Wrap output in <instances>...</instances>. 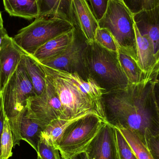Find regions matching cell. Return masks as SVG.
I'll return each mask as SVG.
<instances>
[{
    "mask_svg": "<svg viewBox=\"0 0 159 159\" xmlns=\"http://www.w3.org/2000/svg\"><path fill=\"white\" fill-rule=\"evenodd\" d=\"M157 81L159 83V73L158 74L157 77Z\"/></svg>",
    "mask_w": 159,
    "mask_h": 159,
    "instance_id": "37",
    "label": "cell"
},
{
    "mask_svg": "<svg viewBox=\"0 0 159 159\" xmlns=\"http://www.w3.org/2000/svg\"><path fill=\"white\" fill-rule=\"evenodd\" d=\"M84 61L89 77L103 89L104 93L123 89L130 84L120 66L118 52L109 51L95 41L88 43Z\"/></svg>",
    "mask_w": 159,
    "mask_h": 159,
    "instance_id": "2",
    "label": "cell"
},
{
    "mask_svg": "<svg viewBox=\"0 0 159 159\" xmlns=\"http://www.w3.org/2000/svg\"><path fill=\"white\" fill-rule=\"evenodd\" d=\"M71 7L75 26L79 29L88 43L94 42L98 22L87 0H71Z\"/></svg>",
    "mask_w": 159,
    "mask_h": 159,
    "instance_id": "11",
    "label": "cell"
},
{
    "mask_svg": "<svg viewBox=\"0 0 159 159\" xmlns=\"http://www.w3.org/2000/svg\"><path fill=\"white\" fill-rule=\"evenodd\" d=\"M37 2L40 10L39 17H58L68 20L74 25L71 0H37Z\"/></svg>",
    "mask_w": 159,
    "mask_h": 159,
    "instance_id": "19",
    "label": "cell"
},
{
    "mask_svg": "<svg viewBox=\"0 0 159 159\" xmlns=\"http://www.w3.org/2000/svg\"><path fill=\"white\" fill-rule=\"evenodd\" d=\"M2 96V89H1V75L0 71V97Z\"/></svg>",
    "mask_w": 159,
    "mask_h": 159,
    "instance_id": "36",
    "label": "cell"
},
{
    "mask_svg": "<svg viewBox=\"0 0 159 159\" xmlns=\"http://www.w3.org/2000/svg\"><path fill=\"white\" fill-rule=\"evenodd\" d=\"M85 153L88 159H120L116 128L105 122Z\"/></svg>",
    "mask_w": 159,
    "mask_h": 159,
    "instance_id": "10",
    "label": "cell"
},
{
    "mask_svg": "<svg viewBox=\"0 0 159 159\" xmlns=\"http://www.w3.org/2000/svg\"><path fill=\"white\" fill-rule=\"evenodd\" d=\"M21 61L31 80L36 95H40L46 85L44 71L38 61L30 55L23 54Z\"/></svg>",
    "mask_w": 159,
    "mask_h": 159,
    "instance_id": "20",
    "label": "cell"
},
{
    "mask_svg": "<svg viewBox=\"0 0 159 159\" xmlns=\"http://www.w3.org/2000/svg\"><path fill=\"white\" fill-rule=\"evenodd\" d=\"M14 147L13 134L8 118L6 116L1 138L0 159H8L13 155Z\"/></svg>",
    "mask_w": 159,
    "mask_h": 159,
    "instance_id": "24",
    "label": "cell"
},
{
    "mask_svg": "<svg viewBox=\"0 0 159 159\" xmlns=\"http://www.w3.org/2000/svg\"><path fill=\"white\" fill-rule=\"evenodd\" d=\"M88 44V41L79 29L75 26L74 38L67 48L56 57L39 62L56 70L77 73L87 80L90 77L85 66L84 54Z\"/></svg>",
    "mask_w": 159,
    "mask_h": 159,
    "instance_id": "9",
    "label": "cell"
},
{
    "mask_svg": "<svg viewBox=\"0 0 159 159\" xmlns=\"http://www.w3.org/2000/svg\"><path fill=\"white\" fill-rule=\"evenodd\" d=\"M158 64H159V60L158 61Z\"/></svg>",
    "mask_w": 159,
    "mask_h": 159,
    "instance_id": "38",
    "label": "cell"
},
{
    "mask_svg": "<svg viewBox=\"0 0 159 159\" xmlns=\"http://www.w3.org/2000/svg\"><path fill=\"white\" fill-rule=\"evenodd\" d=\"M155 93L159 110V83L157 82V81H156V84H155Z\"/></svg>",
    "mask_w": 159,
    "mask_h": 159,
    "instance_id": "33",
    "label": "cell"
},
{
    "mask_svg": "<svg viewBox=\"0 0 159 159\" xmlns=\"http://www.w3.org/2000/svg\"><path fill=\"white\" fill-rule=\"evenodd\" d=\"M6 11L11 16L31 20L40 16L37 0H2Z\"/></svg>",
    "mask_w": 159,
    "mask_h": 159,
    "instance_id": "18",
    "label": "cell"
},
{
    "mask_svg": "<svg viewBox=\"0 0 159 159\" xmlns=\"http://www.w3.org/2000/svg\"><path fill=\"white\" fill-rule=\"evenodd\" d=\"M24 54L8 36L0 50V71L2 92L11 75L18 66Z\"/></svg>",
    "mask_w": 159,
    "mask_h": 159,
    "instance_id": "13",
    "label": "cell"
},
{
    "mask_svg": "<svg viewBox=\"0 0 159 159\" xmlns=\"http://www.w3.org/2000/svg\"><path fill=\"white\" fill-rule=\"evenodd\" d=\"M98 26L110 32L118 49L138 62L134 14L122 0H109Z\"/></svg>",
    "mask_w": 159,
    "mask_h": 159,
    "instance_id": "4",
    "label": "cell"
},
{
    "mask_svg": "<svg viewBox=\"0 0 159 159\" xmlns=\"http://www.w3.org/2000/svg\"><path fill=\"white\" fill-rule=\"evenodd\" d=\"M3 21L2 17V14L0 11V29L3 28Z\"/></svg>",
    "mask_w": 159,
    "mask_h": 159,
    "instance_id": "35",
    "label": "cell"
},
{
    "mask_svg": "<svg viewBox=\"0 0 159 159\" xmlns=\"http://www.w3.org/2000/svg\"><path fill=\"white\" fill-rule=\"evenodd\" d=\"M37 154L38 159H61L58 149L52 140L43 133Z\"/></svg>",
    "mask_w": 159,
    "mask_h": 159,
    "instance_id": "25",
    "label": "cell"
},
{
    "mask_svg": "<svg viewBox=\"0 0 159 159\" xmlns=\"http://www.w3.org/2000/svg\"><path fill=\"white\" fill-rule=\"evenodd\" d=\"M6 115L4 109L2 96L0 97V155H1V138L3 128L4 122Z\"/></svg>",
    "mask_w": 159,
    "mask_h": 159,
    "instance_id": "31",
    "label": "cell"
},
{
    "mask_svg": "<svg viewBox=\"0 0 159 159\" xmlns=\"http://www.w3.org/2000/svg\"><path fill=\"white\" fill-rule=\"evenodd\" d=\"M105 122L98 116L89 114L70 125L56 144L62 159H73L85 153Z\"/></svg>",
    "mask_w": 159,
    "mask_h": 159,
    "instance_id": "7",
    "label": "cell"
},
{
    "mask_svg": "<svg viewBox=\"0 0 159 159\" xmlns=\"http://www.w3.org/2000/svg\"><path fill=\"white\" fill-rule=\"evenodd\" d=\"M73 159H88L87 158V156H86L85 153H82V154H80L78 155L77 157H75V158Z\"/></svg>",
    "mask_w": 159,
    "mask_h": 159,
    "instance_id": "34",
    "label": "cell"
},
{
    "mask_svg": "<svg viewBox=\"0 0 159 159\" xmlns=\"http://www.w3.org/2000/svg\"><path fill=\"white\" fill-rule=\"evenodd\" d=\"M116 133L120 159H138L122 134L116 128Z\"/></svg>",
    "mask_w": 159,
    "mask_h": 159,
    "instance_id": "27",
    "label": "cell"
},
{
    "mask_svg": "<svg viewBox=\"0 0 159 159\" xmlns=\"http://www.w3.org/2000/svg\"><path fill=\"white\" fill-rule=\"evenodd\" d=\"M46 79V85L40 95L28 99L26 112L29 118L44 129L51 122L64 119V110L55 88Z\"/></svg>",
    "mask_w": 159,
    "mask_h": 159,
    "instance_id": "8",
    "label": "cell"
},
{
    "mask_svg": "<svg viewBox=\"0 0 159 159\" xmlns=\"http://www.w3.org/2000/svg\"><path fill=\"white\" fill-rule=\"evenodd\" d=\"M147 147L154 159H159V134L151 137L147 141Z\"/></svg>",
    "mask_w": 159,
    "mask_h": 159,
    "instance_id": "29",
    "label": "cell"
},
{
    "mask_svg": "<svg viewBox=\"0 0 159 159\" xmlns=\"http://www.w3.org/2000/svg\"><path fill=\"white\" fill-rule=\"evenodd\" d=\"M119 60L129 84H138L157 76L158 73L147 74L143 70L138 62L131 56L118 50Z\"/></svg>",
    "mask_w": 159,
    "mask_h": 159,
    "instance_id": "17",
    "label": "cell"
},
{
    "mask_svg": "<svg viewBox=\"0 0 159 159\" xmlns=\"http://www.w3.org/2000/svg\"><path fill=\"white\" fill-rule=\"evenodd\" d=\"M70 20L58 17H39L19 31L14 43L24 54L32 55L38 48L52 39L72 30Z\"/></svg>",
    "mask_w": 159,
    "mask_h": 159,
    "instance_id": "5",
    "label": "cell"
},
{
    "mask_svg": "<svg viewBox=\"0 0 159 159\" xmlns=\"http://www.w3.org/2000/svg\"><path fill=\"white\" fill-rule=\"evenodd\" d=\"M157 77L103 94L107 121L117 129L131 131L145 145L148 139L159 134V110L155 93Z\"/></svg>",
    "mask_w": 159,
    "mask_h": 159,
    "instance_id": "1",
    "label": "cell"
},
{
    "mask_svg": "<svg viewBox=\"0 0 159 159\" xmlns=\"http://www.w3.org/2000/svg\"><path fill=\"white\" fill-rule=\"evenodd\" d=\"M38 62L44 71L46 78L53 85L58 95L64 110V119H70L92 114L107 121L104 112L76 86L51 72L45 66Z\"/></svg>",
    "mask_w": 159,
    "mask_h": 159,
    "instance_id": "6",
    "label": "cell"
},
{
    "mask_svg": "<svg viewBox=\"0 0 159 159\" xmlns=\"http://www.w3.org/2000/svg\"><path fill=\"white\" fill-rule=\"evenodd\" d=\"M134 23L140 33L152 41L155 56L159 60V5L149 10H143L134 14Z\"/></svg>",
    "mask_w": 159,
    "mask_h": 159,
    "instance_id": "12",
    "label": "cell"
},
{
    "mask_svg": "<svg viewBox=\"0 0 159 159\" xmlns=\"http://www.w3.org/2000/svg\"><path fill=\"white\" fill-rule=\"evenodd\" d=\"M43 130L44 129L38 123L28 117L26 109L20 120V136L22 140L27 142L36 152Z\"/></svg>",
    "mask_w": 159,
    "mask_h": 159,
    "instance_id": "21",
    "label": "cell"
},
{
    "mask_svg": "<svg viewBox=\"0 0 159 159\" xmlns=\"http://www.w3.org/2000/svg\"><path fill=\"white\" fill-rule=\"evenodd\" d=\"M89 114L83 115L78 117L70 119H58L54 120L51 122L43 131L42 133L51 139L54 144L56 143L64 131L73 123L78 120L80 119Z\"/></svg>",
    "mask_w": 159,
    "mask_h": 159,
    "instance_id": "23",
    "label": "cell"
},
{
    "mask_svg": "<svg viewBox=\"0 0 159 159\" xmlns=\"http://www.w3.org/2000/svg\"><path fill=\"white\" fill-rule=\"evenodd\" d=\"M133 14L143 10L145 0H122Z\"/></svg>",
    "mask_w": 159,
    "mask_h": 159,
    "instance_id": "30",
    "label": "cell"
},
{
    "mask_svg": "<svg viewBox=\"0 0 159 159\" xmlns=\"http://www.w3.org/2000/svg\"><path fill=\"white\" fill-rule=\"evenodd\" d=\"M159 5V0H145L144 10H149Z\"/></svg>",
    "mask_w": 159,
    "mask_h": 159,
    "instance_id": "32",
    "label": "cell"
},
{
    "mask_svg": "<svg viewBox=\"0 0 159 159\" xmlns=\"http://www.w3.org/2000/svg\"><path fill=\"white\" fill-rule=\"evenodd\" d=\"M35 95L31 80L20 61L2 92L4 109L9 120L14 145H19L22 140L20 128L27 101Z\"/></svg>",
    "mask_w": 159,
    "mask_h": 159,
    "instance_id": "3",
    "label": "cell"
},
{
    "mask_svg": "<svg viewBox=\"0 0 159 159\" xmlns=\"http://www.w3.org/2000/svg\"><path fill=\"white\" fill-rule=\"evenodd\" d=\"M45 66L51 72L74 84L82 93L93 100L97 106L105 113L102 101L104 90L92 78L90 77L86 80L80 76L77 73H70Z\"/></svg>",
    "mask_w": 159,
    "mask_h": 159,
    "instance_id": "14",
    "label": "cell"
},
{
    "mask_svg": "<svg viewBox=\"0 0 159 159\" xmlns=\"http://www.w3.org/2000/svg\"><path fill=\"white\" fill-rule=\"evenodd\" d=\"M74 36L75 27L71 31L47 42L30 56L40 62L56 57L67 48L73 40Z\"/></svg>",
    "mask_w": 159,
    "mask_h": 159,
    "instance_id": "16",
    "label": "cell"
},
{
    "mask_svg": "<svg viewBox=\"0 0 159 159\" xmlns=\"http://www.w3.org/2000/svg\"><path fill=\"white\" fill-rule=\"evenodd\" d=\"M134 29L138 64L146 73H159L158 62L155 56L152 41L147 35L140 33L135 24Z\"/></svg>",
    "mask_w": 159,
    "mask_h": 159,
    "instance_id": "15",
    "label": "cell"
},
{
    "mask_svg": "<svg viewBox=\"0 0 159 159\" xmlns=\"http://www.w3.org/2000/svg\"><path fill=\"white\" fill-rule=\"evenodd\" d=\"M117 129L122 134L137 159H154L146 146L135 134L127 129L122 128Z\"/></svg>",
    "mask_w": 159,
    "mask_h": 159,
    "instance_id": "22",
    "label": "cell"
},
{
    "mask_svg": "<svg viewBox=\"0 0 159 159\" xmlns=\"http://www.w3.org/2000/svg\"><path fill=\"white\" fill-rule=\"evenodd\" d=\"M94 41L109 51L117 52V45L110 32L107 29L98 27L95 32Z\"/></svg>",
    "mask_w": 159,
    "mask_h": 159,
    "instance_id": "26",
    "label": "cell"
},
{
    "mask_svg": "<svg viewBox=\"0 0 159 159\" xmlns=\"http://www.w3.org/2000/svg\"><path fill=\"white\" fill-rule=\"evenodd\" d=\"M91 8L99 21L102 17L107 9L109 0H89Z\"/></svg>",
    "mask_w": 159,
    "mask_h": 159,
    "instance_id": "28",
    "label": "cell"
}]
</instances>
